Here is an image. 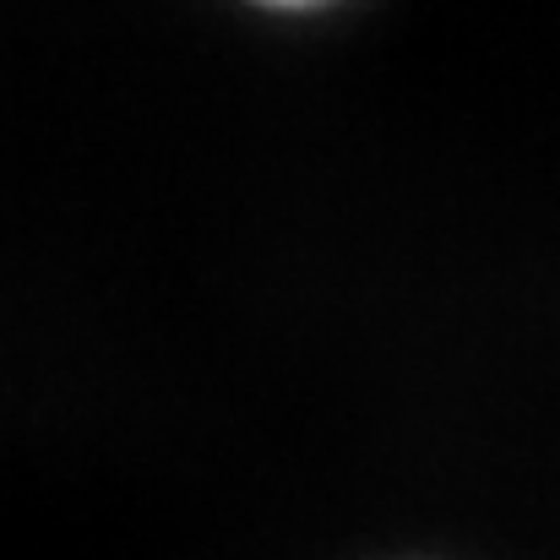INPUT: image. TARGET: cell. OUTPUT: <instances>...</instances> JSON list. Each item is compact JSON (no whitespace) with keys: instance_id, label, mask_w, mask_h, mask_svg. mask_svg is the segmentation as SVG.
I'll return each instance as SVG.
<instances>
[{"instance_id":"obj_1","label":"cell","mask_w":560,"mask_h":560,"mask_svg":"<svg viewBox=\"0 0 560 560\" xmlns=\"http://www.w3.org/2000/svg\"><path fill=\"white\" fill-rule=\"evenodd\" d=\"M256 5H267V11H316L327 0H256Z\"/></svg>"}]
</instances>
